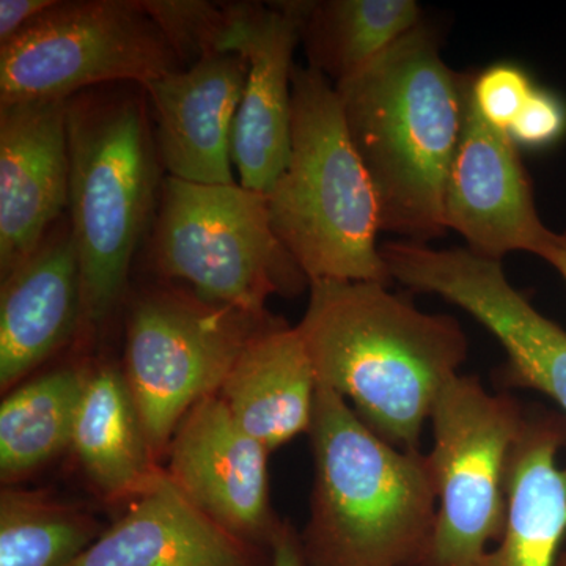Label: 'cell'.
<instances>
[{"instance_id": "6da1fadb", "label": "cell", "mask_w": 566, "mask_h": 566, "mask_svg": "<svg viewBox=\"0 0 566 566\" xmlns=\"http://www.w3.org/2000/svg\"><path fill=\"white\" fill-rule=\"evenodd\" d=\"M308 289L296 329L318 386L349 401L389 444L420 450L439 394L468 359L460 322L420 311L385 283L315 281Z\"/></svg>"}, {"instance_id": "7a4b0ae2", "label": "cell", "mask_w": 566, "mask_h": 566, "mask_svg": "<svg viewBox=\"0 0 566 566\" xmlns=\"http://www.w3.org/2000/svg\"><path fill=\"white\" fill-rule=\"evenodd\" d=\"M472 77L447 65L436 33L422 22L335 85L349 137L374 185L381 232L420 244L447 232V178Z\"/></svg>"}, {"instance_id": "3957f363", "label": "cell", "mask_w": 566, "mask_h": 566, "mask_svg": "<svg viewBox=\"0 0 566 566\" xmlns=\"http://www.w3.org/2000/svg\"><path fill=\"white\" fill-rule=\"evenodd\" d=\"M314 488L301 532L305 566H411L433 534L438 488L422 450L398 449L318 386Z\"/></svg>"}, {"instance_id": "277c9868", "label": "cell", "mask_w": 566, "mask_h": 566, "mask_svg": "<svg viewBox=\"0 0 566 566\" xmlns=\"http://www.w3.org/2000/svg\"><path fill=\"white\" fill-rule=\"evenodd\" d=\"M266 202L275 237L308 282L392 283L376 243L374 185L335 85L312 66L293 69L292 151Z\"/></svg>"}, {"instance_id": "5b68a950", "label": "cell", "mask_w": 566, "mask_h": 566, "mask_svg": "<svg viewBox=\"0 0 566 566\" xmlns=\"http://www.w3.org/2000/svg\"><path fill=\"white\" fill-rule=\"evenodd\" d=\"M71 234L80 256L82 323L98 326L120 304L158 188L153 137L132 96L69 99Z\"/></svg>"}, {"instance_id": "8992f818", "label": "cell", "mask_w": 566, "mask_h": 566, "mask_svg": "<svg viewBox=\"0 0 566 566\" xmlns=\"http://www.w3.org/2000/svg\"><path fill=\"white\" fill-rule=\"evenodd\" d=\"M153 262L189 283L199 300L249 315L266 314L273 294L303 292L300 264L275 237L266 193L234 185L167 177L153 232Z\"/></svg>"}, {"instance_id": "52a82bcc", "label": "cell", "mask_w": 566, "mask_h": 566, "mask_svg": "<svg viewBox=\"0 0 566 566\" xmlns=\"http://www.w3.org/2000/svg\"><path fill=\"white\" fill-rule=\"evenodd\" d=\"M526 408L488 392L476 375L460 374L439 394L433 412L438 513L433 534L411 566H482L504 534L509 460Z\"/></svg>"}, {"instance_id": "ba28073f", "label": "cell", "mask_w": 566, "mask_h": 566, "mask_svg": "<svg viewBox=\"0 0 566 566\" xmlns=\"http://www.w3.org/2000/svg\"><path fill=\"white\" fill-rule=\"evenodd\" d=\"M273 319L170 290L134 301L122 371L159 463L182 419L219 394L245 345Z\"/></svg>"}, {"instance_id": "9c48e42d", "label": "cell", "mask_w": 566, "mask_h": 566, "mask_svg": "<svg viewBox=\"0 0 566 566\" xmlns=\"http://www.w3.org/2000/svg\"><path fill=\"white\" fill-rule=\"evenodd\" d=\"M177 62L139 0L57 2L0 46V104L70 99L106 82L144 87Z\"/></svg>"}, {"instance_id": "30bf717a", "label": "cell", "mask_w": 566, "mask_h": 566, "mask_svg": "<svg viewBox=\"0 0 566 566\" xmlns=\"http://www.w3.org/2000/svg\"><path fill=\"white\" fill-rule=\"evenodd\" d=\"M379 249L392 281L458 305L497 338L506 353L499 379L506 387L545 395L566 416V331L517 292L502 262L411 241Z\"/></svg>"}, {"instance_id": "8fae6325", "label": "cell", "mask_w": 566, "mask_h": 566, "mask_svg": "<svg viewBox=\"0 0 566 566\" xmlns=\"http://www.w3.org/2000/svg\"><path fill=\"white\" fill-rule=\"evenodd\" d=\"M270 450L245 433L218 394L193 406L167 450V479L218 526L270 549L283 521L274 515Z\"/></svg>"}, {"instance_id": "7c38bea8", "label": "cell", "mask_w": 566, "mask_h": 566, "mask_svg": "<svg viewBox=\"0 0 566 566\" xmlns=\"http://www.w3.org/2000/svg\"><path fill=\"white\" fill-rule=\"evenodd\" d=\"M444 219L447 230L464 238L465 249L497 262L510 252L542 259L557 240V233L547 229L536 211L517 145L476 111L472 84L447 178Z\"/></svg>"}, {"instance_id": "4fadbf2b", "label": "cell", "mask_w": 566, "mask_h": 566, "mask_svg": "<svg viewBox=\"0 0 566 566\" xmlns=\"http://www.w3.org/2000/svg\"><path fill=\"white\" fill-rule=\"evenodd\" d=\"M308 2L238 3L227 52L248 61L234 118L232 161L240 185L266 193L292 151L293 54L303 40Z\"/></svg>"}, {"instance_id": "5bb4252c", "label": "cell", "mask_w": 566, "mask_h": 566, "mask_svg": "<svg viewBox=\"0 0 566 566\" xmlns=\"http://www.w3.org/2000/svg\"><path fill=\"white\" fill-rule=\"evenodd\" d=\"M69 99L0 104V275L17 270L69 208Z\"/></svg>"}, {"instance_id": "9a60e30c", "label": "cell", "mask_w": 566, "mask_h": 566, "mask_svg": "<svg viewBox=\"0 0 566 566\" xmlns=\"http://www.w3.org/2000/svg\"><path fill=\"white\" fill-rule=\"evenodd\" d=\"M248 77L241 54H212L144 85L156 120V150L170 177L234 185L232 140Z\"/></svg>"}, {"instance_id": "2e32d148", "label": "cell", "mask_w": 566, "mask_h": 566, "mask_svg": "<svg viewBox=\"0 0 566 566\" xmlns=\"http://www.w3.org/2000/svg\"><path fill=\"white\" fill-rule=\"evenodd\" d=\"M81 324L80 256L70 222L55 223L39 249L2 279V390H10L69 344Z\"/></svg>"}, {"instance_id": "e0dca14e", "label": "cell", "mask_w": 566, "mask_h": 566, "mask_svg": "<svg viewBox=\"0 0 566 566\" xmlns=\"http://www.w3.org/2000/svg\"><path fill=\"white\" fill-rule=\"evenodd\" d=\"M69 566H271V551L218 526L166 476Z\"/></svg>"}, {"instance_id": "ac0fdd59", "label": "cell", "mask_w": 566, "mask_h": 566, "mask_svg": "<svg viewBox=\"0 0 566 566\" xmlns=\"http://www.w3.org/2000/svg\"><path fill=\"white\" fill-rule=\"evenodd\" d=\"M566 416L534 406L509 460V512L504 534L482 566H557L566 539Z\"/></svg>"}, {"instance_id": "d6986e66", "label": "cell", "mask_w": 566, "mask_h": 566, "mask_svg": "<svg viewBox=\"0 0 566 566\" xmlns=\"http://www.w3.org/2000/svg\"><path fill=\"white\" fill-rule=\"evenodd\" d=\"M316 390L314 365L296 327L273 319L245 345L218 395L245 433L274 452L308 434Z\"/></svg>"}, {"instance_id": "ffe728a7", "label": "cell", "mask_w": 566, "mask_h": 566, "mask_svg": "<svg viewBox=\"0 0 566 566\" xmlns=\"http://www.w3.org/2000/svg\"><path fill=\"white\" fill-rule=\"evenodd\" d=\"M71 450L106 501L132 504L167 476L153 453L123 371L111 365L87 376Z\"/></svg>"}, {"instance_id": "44dd1931", "label": "cell", "mask_w": 566, "mask_h": 566, "mask_svg": "<svg viewBox=\"0 0 566 566\" xmlns=\"http://www.w3.org/2000/svg\"><path fill=\"white\" fill-rule=\"evenodd\" d=\"M87 376L80 368H55L3 398L0 406L3 486L31 475L71 449Z\"/></svg>"}, {"instance_id": "7402d4cb", "label": "cell", "mask_w": 566, "mask_h": 566, "mask_svg": "<svg viewBox=\"0 0 566 566\" xmlns=\"http://www.w3.org/2000/svg\"><path fill=\"white\" fill-rule=\"evenodd\" d=\"M422 22L415 0L308 2L303 25L308 66L340 84Z\"/></svg>"}, {"instance_id": "603a6c76", "label": "cell", "mask_w": 566, "mask_h": 566, "mask_svg": "<svg viewBox=\"0 0 566 566\" xmlns=\"http://www.w3.org/2000/svg\"><path fill=\"white\" fill-rule=\"evenodd\" d=\"M106 531L91 513L44 491L0 493V566H69Z\"/></svg>"}, {"instance_id": "cb8c5ba5", "label": "cell", "mask_w": 566, "mask_h": 566, "mask_svg": "<svg viewBox=\"0 0 566 566\" xmlns=\"http://www.w3.org/2000/svg\"><path fill=\"white\" fill-rule=\"evenodd\" d=\"M166 36L177 61L191 66L207 55L227 54L238 3L202 0H139Z\"/></svg>"}, {"instance_id": "d4e9b609", "label": "cell", "mask_w": 566, "mask_h": 566, "mask_svg": "<svg viewBox=\"0 0 566 566\" xmlns=\"http://www.w3.org/2000/svg\"><path fill=\"white\" fill-rule=\"evenodd\" d=\"M534 91L526 71L505 63L490 66L472 80L476 111L494 128L506 133Z\"/></svg>"}, {"instance_id": "484cf974", "label": "cell", "mask_w": 566, "mask_h": 566, "mask_svg": "<svg viewBox=\"0 0 566 566\" xmlns=\"http://www.w3.org/2000/svg\"><path fill=\"white\" fill-rule=\"evenodd\" d=\"M565 129L564 104L553 93L535 88L509 134L516 145L539 148L560 139Z\"/></svg>"}, {"instance_id": "4316f807", "label": "cell", "mask_w": 566, "mask_h": 566, "mask_svg": "<svg viewBox=\"0 0 566 566\" xmlns=\"http://www.w3.org/2000/svg\"><path fill=\"white\" fill-rule=\"evenodd\" d=\"M55 6V0H0V44L9 43Z\"/></svg>"}, {"instance_id": "83f0119b", "label": "cell", "mask_w": 566, "mask_h": 566, "mask_svg": "<svg viewBox=\"0 0 566 566\" xmlns=\"http://www.w3.org/2000/svg\"><path fill=\"white\" fill-rule=\"evenodd\" d=\"M271 566H305L300 534L283 523L271 545Z\"/></svg>"}, {"instance_id": "f1b7e54d", "label": "cell", "mask_w": 566, "mask_h": 566, "mask_svg": "<svg viewBox=\"0 0 566 566\" xmlns=\"http://www.w3.org/2000/svg\"><path fill=\"white\" fill-rule=\"evenodd\" d=\"M542 259L549 263L566 283V232L557 233V240L543 253Z\"/></svg>"}, {"instance_id": "f546056e", "label": "cell", "mask_w": 566, "mask_h": 566, "mask_svg": "<svg viewBox=\"0 0 566 566\" xmlns=\"http://www.w3.org/2000/svg\"><path fill=\"white\" fill-rule=\"evenodd\" d=\"M557 566H566V549L562 551L560 557H558Z\"/></svg>"}]
</instances>
